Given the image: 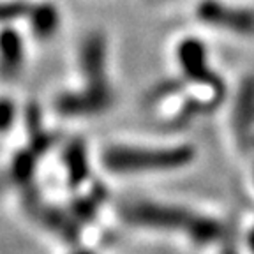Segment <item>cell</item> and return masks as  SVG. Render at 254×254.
<instances>
[{
  "mask_svg": "<svg viewBox=\"0 0 254 254\" xmlns=\"http://www.w3.org/2000/svg\"><path fill=\"white\" fill-rule=\"evenodd\" d=\"M177 62L182 69V74L189 81H196V83H201L210 88L217 103L224 97L226 87L208 65L206 48L198 37H186L180 41L177 46Z\"/></svg>",
  "mask_w": 254,
  "mask_h": 254,
  "instance_id": "obj_4",
  "label": "cell"
},
{
  "mask_svg": "<svg viewBox=\"0 0 254 254\" xmlns=\"http://www.w3.org/2000/svg\"><path fill=\"white\" fill-rule=\"evenodd\" d=\"M186 235L192 240V242L199 244V246L217 242L222 235V224L212 217L194 214V217H192V221H190Z\"/></svg>",
  "mask_w": 254,
  "mask_h": 254,
  "instance_id": "obj_11",
  "label": "cell"
},
{
  "mask_svg": "<svg viewBox=\"0 0 254 254\" xmlns=\"http://www.w3.org/2000/svg\"><path fill=\"white\" fill-rule=\"evenodd\" d=\"M62 163L69 187L76 189L83 186L90 177V157H88L87 143L79 138L69 139L62 152Z\"/></svg>",
  "mask_w": 254,
  "mask_h": 254,
  "instance_id": "obj_9",
  "label": "cell"
},
{
  "mask_svg": "<svg viewBox=\"0 0 254 254\" xmlns=\"http://www.w3.org/2000/svg\"><path fill=\"white\" fill-rule=\"evenodd\" d=\"M30 4L25 0H4L0 2V25H11L12 21L27 18Z\"/></svg>",
  "mask_w": 254,
  "mask_h": 254,
  "instance_id": "obj_13",
  "label": "cell"
},
{
  "mask_svg": "<svg viewBox=\"0 0 254 254\" xmlns=\"http://www.w3.org/2000/svg\"><path fill=\"white\" fill-rule=\"evenodd\" d=\"M196 157L192 145L166 147H138V145H110L103 152V166L113 175H145L173 171L189 166Z\"/></svg>",
  "mask_w": 254,
  "mask_h": 254,
  "instance_id": "obj_1",
  "label": "cell"
},
{
  "mask_svg": "<svg viewBox=\"0 0 254 254\" xmlns=\"http://www.w3.org/2000/svg\"><path fill=\"white\" fill-rule=\"evenodd\" d=\"M78 67L85 83L108 81V41L103 32H90L78 52Z\"/></svg>",
  "mask_w": 254,
  "mask_h": 254,
  "instance_id": "obj_6",
  "label": "cell"
},
{
  "mask_svg": "<svg viewBox=\"0 0 254 254\" xmlns=\"http://www.w3.org/2000/svg\"><path fill=\"white\" fill-rule=\"evenodd\" d=\"M37 157H39V154H37L34 148L20 150L14 157H12L11 175H12V180H14L16 184L27 186V184L32 182L34 175H36Z\"/></svg>",
  "mask_w": 254,
  "mask_h": 254,
  "instance_id": "obj_12",
  "label": "cell"
},
{
  "mask_svg": "<svg viewBox=\"0 0 254 254\" xmlns=\"http://www.w3.org/2000/svg\"><path fill=\"white\" fill-rule=\"evenodd\" d=\"M25 20L28 21L32 36L39 41H50L57 36L62 25L60 9L50 0H43L37 4H30L28 14Z\"/></svg>",
  "mask_w": 254,
  "mask_h": 254,
  "instance_id": "obj_10",
  "label": "cell"
},
{
  "mask_svg": "<svg viewBox=\"0 0 254 254\" xmlns=\"http://www.w3.org/2000/svg\"><path fill=\"white\" fill-rule=\"evenodd\" d=\"M18 119V106L9 97H0V134L11 131Z\"/></svg>",
  "mask_w": 254,
  "mask_h": 254,
  "instance_id": "obj_14",
  "label": "cell"
},
{
  "mask_svg": "<svg viewBox=\"0 0 254 254\" xmlns=\"http://www.w3.org/2000/svg\"><path fill=\"white\" fill-rule=\"evenodd\" d=\"M25 64L23 36L11 25L0 28V74L14 78Z\"/></svg>",
  "mask_w": 254,
  "mask_h": 254,
  "instance_id": "obj_8",
  "label": "cell"
},
{
  "mask_svg": "<svg viewBox=\"0 0 254 254\" xmlns=\"http://www.w3.org/2000/svg\"><path fill=\"white\" fill-rule=\"evenodd\" d=\"M71 214L74 215L79 221H90L95 214V203L92 201V196H85V198H79L72 205Z\"/></svg>",
  "mask_w": 254,
  "mask_h": 254,
  "instance_id": "obj_16",
  "label": "cell"
},
{
  "mask_svg": "<svg viewBox=\"0 0 254 254\" xmlns=\"http://www.w3.org/2000/svg\"><path fill=\"white\" fill-rule=\"evenodd\" d=\"M247 242H249V247L254 251V228L249 231V237H247Z\"/></svg>",
  "mask_w": 254,
  "mask_h": 254,
  "instance_id": "obj_17",
  "label": "cell"
},
{
  "mask_svg": "<svg viewBox=\"0 0 254 254\" xmlns=\"http://www.w3.org/2000/svg\"><path fill=\"white\" fill-rule=\"evenodd\" d=\"M254 127V74L247 76L238 87L237 99L233 106V129L238 138V143L251 141Z\"/></svg>",
  "mask_w": 254,
  "mask_h": 254,
  "instance_id": "obj_7",
  "label": "cell"
},
{
  "mask_svg": "<svg viewBox=\"0 0 254 254\" xmlns=\"http://www.w3.org/2000/svg\"><path fill=\"white\" fill-rule=\"evenodd\" d=\"M182 88H184V83L180 79H166V81L155 85V87L152 88L147 99H148V103H159V101H163L168 95L171 97V95L179 94Z\"/></svg>",
  "mask_w": 254,
  "mask_h": 254,
  "instance_id": "obj_15",
  "label": "cell"
},
{
  "mask_svg": "<svg viewBox=\"0 0 254 254\" xmlns=\"http://www.w3.org/2000/svg\"><path fill=\"white\" fill-rule=\"evenodd\" d=\"M122 217L132 226L145 230L186 233L194 214L179 205L139 199L122 206Z\"/></svg>",
  "mask_w": 254,
  "mask_h": 254,
  "instance_id": "obj_2",
  "label": "cell"
},
{
  "mask_svg": "<svg viewBox=\"0 0 254 254\" xmlns=\"http://www.w3.org/2000/svg\"><path fill=\"white\" fill-rule=\"evenodd\" d=\"M115 103V90L110 81L85 83L79 90H67L57 95L55 108L62 117L81 119L108 111Z\"/></svg>",
  "mask_w": 254,
  "mask_h": 254,
  "instance_id": "obj_3",
  "label": "cell"
},
{
  "mask_svg": "<svg viewBox=\"0 0 254 254\" xmlns=\"http://www.w3.org/2000/svg\"><path fill=\"white\" fill-rule=\"evenodd\" d=\"M196 18L238 36H254V11L251 9L222 4L221 0H201L196 7Z\"/></svg>",
  "mask_w": 254,
  "mask_h": 254,
  "instance_id": "obj_5",
  "label": "cell"
}]
</instances>
